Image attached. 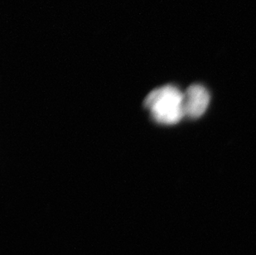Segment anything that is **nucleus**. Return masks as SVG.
<instances>
[{
    "label": "nucleus",
    "mask_w": 256,
    "mask_h": 255,
    "mask_svg": "<svg viewBox=\"0 0 256 255\" xmlns=\"http://www.w3.org/2000/svg\"><path fill=\"white\" fill-rule=\"evenodd\" d=\"M144 106L157 123L172 126L185 117L184 93L178 87L167 84L148 94Z\"/></svg>",
    "instance_id": "obj_1"
},
{
    "label": "nucleus",
    "mask_w": 256,
    "mask_h": 255,
    "mask_svg": "<svg viewBox=\"0 0 256 255\" xmlns=\"http://www.w3.org/2000/svg\"><path fill=\"white\" fill-rule=\"evenodd\" d=\"M210 103V94L200 84H192L184 93V116L198 118L203 116Z\"/></svg>",
    "instance_id": "obj_2"
}]
</instances>
